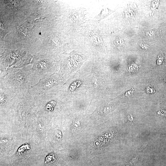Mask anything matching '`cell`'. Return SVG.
<instances>
[{"label":"cell","mask_w":166,"mask_h":166,"mask_svg":"<svg viewBox=\"0 0 166 166\" xmlns=\"http://www.w3.org/2000/svg\"><path fill=\"white\" fill-rule=\"evenodd\" d=\"M31 70L14 68L8 69L1 72L0 84L16 95L29 92L32 85L33 79L35 78Z\"/></svg>","instance_id":"obj_1"},{"label":"cell","mask_w":166,"mask_h":166,"mask_svg":"<svg viewBox=\"0 0 166 166\" xmlns=\"http://www.w3.org/2000/svg\"><path fill=\"white\" fill-rule=\"evenodd\" d=\"M16 94L0 84L1 108L7 109L13 105Z\"/></svg>","instance_id":"obj_6"},{"label":"cell","mask_w":166,"mask_h":166,"mask_svg":"<svg viewBox=\"0 0 166 166\" xmlns=\"http://www.w3.org/2000/svg\"><path fill=\"white\" fill-rule=\"evenodd\" d=\"M61 76L54 74L40 79L29 90V94L34 97L41 95L53 93L62 83Z\"/></svg>","instance_id":"obj_2"},{"label":"cell","mask_w":166,"mask_h":166,"mask_svg":"<svg viewBox=\"0 0 166 166\" xmlns=\"http://www.w3.org/2000/svg\"><path fill=\"white\" fill-rule=\"evenodd\" d=\"M164 58L163 57H158L157 61V64L158 65H161L164 62Z\"/></svg>","instance_id":"obj_7"},{"label":"cell","mask_w":166,"mask_h":166,"mask_svg":"<svg viewBox=\"0 0 166 166\" xmlns=\"http://www.w3.org/2000/svg\"><path fill=\"white\" fill-rule=\"evenodd\" d=\"M74 126V127H78L79 126H80V124L78 121H77V120H75L73 122Z\"/></svg>","instance_id":"obj_10"},{"label":"cell","mask_w":166,"mask_h":166,"mask_svg":"<svg viewBox=\"0 0 166 166\" xmlns=\"http://www.w3.org/2000/svg\"><path fill=\"white\" fill-rule=\"evenodd\" d=\"M30 57L24 54L13 53L3 55L1 58V72L7 70L10 66L21 67L30 62Z\"/></svg>","instance_id":"obj_4"},{"label":"cell","mask_w":166,"mask_h":166,"mask_svg":"<svg viewBox=\"0 0 166 166\" xmlns=\"http://www.w3.org/2000/svg\"><path fill=\"white\" fill-rule=\"evenodd\" d=\"M53 159V156L51 155H48L46 158V162H49L51 161L52 159Z\"/></svg>","instance_id":"obj_9"},{"label":"cell","mask_w":166,"mask_h":166,"mask_svg":"<svg viewBox=\"0 0 166 166\" xmlns=\"http://www.w3.org/2000/svg\"><path fill=\"white\" fill-rule=\"evenodd\" d=\"M31 71L40 79L53 74L55 70L53 60L48 56H37L34 60Z\"/></svg>","instance_id":"obj_3"},{"label":"cell","mask_w":166,"mask_h":166,"mask_svg":"<svg viewBox=\"0 0 166 166\" xmlns=\"http://www.w3.org/2000/svg\"><path fill=\"white\" fill-rule=\"evenodd\" d=\"M146 91L148 93H152L155 92L153 88L150 86L148 87L146 89Z\"/></svg>","instance_id":"obj_8"},{"label":"cell","mask_w":166,"mask_h":166,"mask_svg":"<svg viewBox=\"0 0 166 166\" xmlns=\"http://www.w3.org/2000/svg\"><path fill=\"white\" fill-rule=\"evenodd\" d=\"M53 93L44 94L34 97L35 105L46 114L52 113L59 103Z\"/></svg>","instance_id":"obj_5"}]
</instances>
